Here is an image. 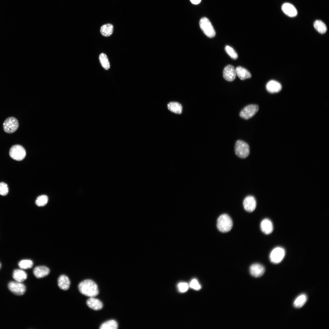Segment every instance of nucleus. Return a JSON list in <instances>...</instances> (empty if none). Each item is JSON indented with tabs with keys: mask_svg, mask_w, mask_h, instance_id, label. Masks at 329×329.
<instances>
[{
	"mask_svg": "<svg viewBox=\"0 0 329 329\" xmlns=\"http://www.w3.org/2000/svg\"><path fill=\"white\" fill-rule=\"evenodd\" d=\"M79 290L82 294L86 296L94 297L99 293V290L97 284L90 279L82 281L79 284Z\"/></svg>",
	"mask_w": 329,
	"mask_h": 329,
	"instance_id": "1",
	"label": "nucleus"
},
{
	"mask_svg": "<svg viewBox=\"0 0 329 329\" xmlns=\"http://www.w3.org/2000/svg\"><path fill=\"white\" fill-rule=\"evenodd\" d=\"M232 226V220L227 214H222L217 219V227L218 229L221 232L225 233L229 231Z\"/></svg>",
	"mask_w": 329,
	"mask_h": 329,
	"instance_id": "2",
	"label": "nucleus"
},
{
	"mask_svg": "<svg viewBox=\"0 0 329 329\" xmlns=\"http://www.w3.org/2000/svg\"><path fill=\"white\" fill-rule=\"evenodd\" d=\"M235 152L238 157L242 158H246L249 154V146L246 142L241 140H238L235 143Z\"/></svg>",
	"mask_w": 329,
	"mask_h": 329,
	"instance_id": "3",
	"label": "nucleus"
},
{
	"mask_svg": "<svg viewBox=\"0 0 329 329\" xmlns=\"http://www.w3.org/2000/svg\"><path fill=\"white\" fill-rule=\"evenodd\" d=\"M199 25L200 29L207 37L212 38L215 36V30L208 18L206 17L202 18L200 21Z\"/></svg>",
	"mask_w": 329,
	"mask_h": 329,
	"instance_id": "4",
	"label": "nucleus"
},
{
	"mask_svg": "<svg viewBox=\"0 0 329 329\" xmlns=\"http://www.w3.org/2000/svg\"><path fill=\"white\" fill-rule=\"evenodd\" d=\"M9 154L10 157L14 160L20 161L23 160L26 155V151L22 146L16 144L12 146L10 148Z\"/></svg>",
	"mask_w": 329,
	"mask_h": 329,
	"instance_id": "5",
	"label": "nucleus"
},
{
	"mask_svg": "<svg viewBox=\"0 0 329 329\" xmlns=\"http://www.w3.org/2000/svg\"><path fill=\"white\" fill-rule=\"evenodd\" d=\"M4 131L8 133L15 132L18 129L19 123L17 119L13 117H9L4 121L3 124Z\"/></svg>",
	"mask_w": 329,
	"mask_h": 329,
	"instance_id": "6",
	"label": "nucleus"
},
{
	"mask_svg": "<svg viewBox=\"0 0 329 329\" xmlns=\"http://www.w3.org/2000/svg\"><path fill=\"white\" fill-rule=\"evenodd\" d=\"M285 254V251L283 248L281 247H277L271 251L269 255V259L273 263L278 264L283 260Z\"/></svg>",
	"mask_w": 329,
	"mask_h": 329,
	"instance_id": "7",
	"label": "nucleus"
},
{
	"mask_svg": "<svg viewBox=\"0 0 329 329\" xmlns=\"http://www.w3.org/2000/svg\"><path fill=\"white\" fill-rule=\"evenodd\" d=\"M259 107L256 104H249L245 107L239 113L240 117L245 119L253 117L258 111Z\"/></svg>",
	"mask_w": 329,
	"mask_h": 329,
	"instance_id": "8",
	"label": "nucleus"
},
{
	"mask_svg": "<svg viewBox=\"0 0 329 329\" xmlns=\"http://www.w3.org/2000/svg\"><path fill=\"white\" fill-rule=\"evenodd\" d=\"M9 289L14 294L18 295H23L26 290V288L21 282L12 281L8 284Z\"/></svg>",
	"mask_w": 329,
	"mask_h": 329,
	"instance_id": "9",
	"label": "nucleus"
},
{
	"mask_svg": "<svg viewBox=\"0 0 329 329\" xmlns=\"http://www.w3.org/2000/svg\"><path fill=\"white\" fill-rule=\"evenodd\" d=\"M236 76L235 68L232 65L226 66L223 70V76L224 79L229 81H233Z\"/></svg>",
	"mask_w": 329,
	"mask_h": 329,
	"instance_id": "10",
	"label": "nucleus"
},
{
	"mask_svg": "<svg viewBox=\"0 0 329 329\" xmlns=\"http://www.w3.org/2000/svg\"><path fill=\"white\" fill-rule=\"evenodd\" d=\"M243 206L246 211L248 212L253 211L256 206V202L254 197L251 196H246L243 200Z\"/></svg>",
	"mask_w": 329,
	"mask_h": 329,
	"instance_id": "11",
	"label": "nucleus"
},
{
	"mask_svg": "<svg viewBox=\"0 0 329 329\" xmlns=\"http://www.w3.org/2000/svg\"><path fill=\"white\" fill-rule=\"evenodd\" d=\"M265 271L264 267L260 264L255 263L249 267V272L251 274L255 277L262 276Z\"/></svg>",
	"mask_w": 329,
	"mask_h": 329,
	"instance_id": "12",
	"label": "nucleus"
},
{
	"mask_svg": "<svg viewBox=\"0 0 329 329\" xmlns=\"http://www.w3.org/2000/svg\"><path fill=\"white\" fill-rule=\"evenodd\" d=\"M260 228L261 231L267 235L271 234L273 230V223L268 218H265L262 220L260 224Z\"/></svg>",
	"mask_w": 329,
	"mask_h": 329,
	"instance_id": "13",
	"label": "nucleus"
},
{
	"mask_svg": "<svg viewBox=\"0 0 329 329\" xmlns=\"http://www.w3.org/2000/svg\"><path fill=\"white\" fill-rule=\"evenodd\" d=\"M281 9L283 12L288 16L293 17L297 14L296 9L293 5L290 3H284L282 6Z\"/></svg>",
	"mask_w": 329,
	"mask_h": 329,
	"instance_id": "14",
	"label": "nucleus"
},
{
	"mask_svg": "<svg viewBox=\"0 0 329 329\" xmlns=\"http://www.w3.org/2000/svg\"><path fill=\"white\" fill-rule=\"evenodd\" d=\"M50 272L49 268L44 266L36 267L33 270L34 276L37 278H41L48 275Z\"/></svg>",
	"mask_w": 329,
	"mask_h": 329,
	"instance_id": "15",
	"label": "nucleus"
},
{
	"mask_svg": "<svg viewBox=\"0 0 329 329\" xmlns=\"http://www.w3.org/2000/svg\"><path fill=\"white\" fill-rule=\"evenodd\" d=\"M86 304L90 308L95 310L101 309L103 306L102 302L94 297L89 298L87 301Z\"/></svg>",
	"mask_w": 329,
	"mask_h": 329,
	"instance_id": "16",
	"label": "nucleus"
},
{
	"mask_svg": "<svg viewBox=\"0 0 329 329\" xmlns=\"http://www.w3.org/2000/svg\"><path fill=\"white\" fill-rule=\"evenodd\" d=\"M267 90L271 93H276L280 91L282 88L281 85L279 82L274 80L269 81L266 84Z\"/></svg>",
	"mask_w": 329,
	"mask_h": 329,
	"instance_id": "17",
	"label": "nucleus"
},
{
	"mask_svg": "<svg viewBox=\"0 0 329 329\" xmlns=\"http://www.w3.org/2000/svg\"><path fill=\"white\" fill-rule=\"evenodd\" d=\"M58 284L59 287L64 290H68L70 287V282L68 277L65 275H60L58 278Z\"/></svg>",
	"mask_w": 329,
	"mask_h": 329,
	"instance_id": "18",
	"label": "nucleus"
},
{
	"mask_svg": "<svg viewBox=\"0 0 329 329\" xmlns=\"http://www.w3.org/2000/svg\"><path fill=\"white\" fill-rule=\"evenodd\" d=\"M236 75L241 80H243L250 78L251 75L250 73L246 69L238 66L235 68Z\"/></svg>",
	"mask_w": 329,
	"mask_h": 329,
	"instance_id": "19",
	"label": "nucleus"
},
{
	"mask_svg": "<svg viewBox=\"0 0 329 329\" xmlns=\"http://www.w3.org/2000/svg\"><path fill=\"white\" fill-rule=\"evenodd\" d=\"M12 277L16 281L22 282L27 279V275L23 271L17 269L14 271Z\"/></svg>",
	"mask_w": 329,
	"mask_h": 329,
	"instance_id": "20",
	"label": "nucleus"
},
{
	"mask_svg": "<svg viewBox=\"0 0 329 329\" xmlns=\"http://www.w3.org/2000/svg\"><path fill=\"white\" fill-rule=\"evenodd\" d=\"M113 25L110 23L104 24L100 28V32L103 36L106 37L111 35L113 31Z\"/></svg>",
	"mask_w": 329,
	"mask_h": 329,
	"instance_id": "21",
	"label": "nucleus"
},
{
	"mask_svg": "<svg viewBox=\"0 0 329 329\" xmlns=\"http://www.w3.org/2000/svg\"><path fill=\"white\" fill-rule=\"evenodd\" d=\"M168 109L171 111L177 114H181L182 111V106L179 103L171 102L168 105Z\"/></svg>",
	"mask_w": 329,
	"mask_h": 329,
	"instance_id": "22",
	"label": "nucleus"
},
{
	"mask_svg": "<svg viewBox=\"0 0 329 329\" xmlns=\"http://www.w3.org/2000/svg\"><path fill=\"white\" fill-rule=\"evenodd\" d=\"M307 297L305 294H302L299 296L294 302L293 305L296 308H300L306 302Z\"/></svg>",
	"mask_w": 329,
	"mask_h": 329,
	"instance_id": "23",
	"label": "nucleus"
},
{
	"mask_svg": "<svg viewBox=\"0 0 329 329\" xmlns=\"http://www.w3.org/2000/svg\"><path fill=\"white\" fill-rule=\"evenodd\" d=\"M118 324L117 322L113 320H111L103 323L100 326V329H117Z\"/></svg>",
	"mask_w": 329,
	"mask_h": 329,
	"instance_id": "24",
	"label": "nucleus"
},
{
	"mask_svg": "<svg viewBox=\"0 0 329 329\" xmlns=\"http://www.w3.org/2000/svg\"><path fill=\"white\" fill-rule=\"evenodd\" d=\"M313 26L316 30L321 34L325 33L327 31L326 25L321 20L315 21L314 23Z\"/></svg>",
	"mask_w": 329,
	"mask_h": 329,
	"instance_id": "25",
	"label": "nucleus"
},
{
	"mask_svg": "<svg viewBox=\"0 0 329 329\" xmlns=\"http://www.w3.org/2000/svg\"><path fill=\"white\" fill-rule=\"evenodd\" d=\"M99 59L101 65L104 69L108 70L109 69L110 63L105 54L104 53L101 54L99 56Z\"/></svg>",
	"mask_w": 329,
	"mask_h": 329,
	"instance_id": "26",
	"label": "nucleus"
},
{
	"mask_svg": "<svg viewBox=\"0 0 329 329\" xmlns=\"http://www.w3.org/2000/svg\"><path fill=\"white\" fill-rule=\"evenodd\" d=\"M48 201V197L45 195H41L38 196L35 201L36 205L39 207L45 205Z\"/></svg>",
	"mask_w": 329,
	"mask_h": 329,
	"instance_id": "27",
	"label": "nucleus"
},
{
	"mask_svg": "<svg viewBox=\"0 0 329 329\" xmlns=\"http://www.w3.org/2000/svg\"><path fill=\"white\" fill-rule=\"evenodd\" d=\"M33 261L30 260H23L18 263L19 267L22 269H27L31 268L33 265Z\"/></svg>",
	"mask_w": 329,
	"mask_h": 329,
	"instance_id": "28",
	"label": "nucleus"
},
{
	"mask_svg": "<svg viewBox=\"0 0 329 329\" xmlns=\"http://www.w3.org/2000/svg\"><path fill=\"white\" fill-rule=\"evenodd\" d=\"M225 50L226 53L232 58L235 59L238 58V55L237 53L232 47L229 46L227 45L225 47Z\"/></svg>",
	"mask_w": 329,
	"mask_h": 329,
	"instance_id": "29",
	"label": "nucleus"
},
{
	"mask_svg": "<svg viewBox=\"0 0 329 329\" xmlns=\"http://www.w3.org/2000/svg\"><path fill=\"white\" fill-rule=\"evenodd\" d=\"M9 191L8 188L6 184L3 182L0 183V194L2 196L7 195Z\"/></svg>",
	"mask_w": 329,
	"mask_h": 329,
	"instance_id": "30",
	"label": "nucleus"
},
{
	"mask_svg": "<svg viewBox=\"0 0 329 329\" xmlns=\"http://www.w3.org/2000/svg\"><path fill=\"white\" fill-rule=\"evenodd\" d=\"M189 286L191 288L197 290H199L201 288L200 285L196 279H193L191 281Z\"/></svg>",
	"mask_w": 329,
	"mask_h": 329,
	"instance_id": "31",
	"label": "nucleus"
},
{
	"mask_svg": "<svg viewBox=\"0 0 329 329\" xmlns=\"http://www.w3.org/2000/svg\"><path fill=\"white\" fill-rule=\"evenodd\" d=\"M179 291L181 292H184L187 291L189 288L188 285L186 282H180L178 285Z\"/></svg>",
	"mask_w": 329,
	"mask_h": 329,
	"instance_id": "32",
	"label": "nucleus"
},
{
	"mask_svg": "<svg viewBox=\"0 0 329 329\" xmlns=\"http://www.w3.org/2000/svg\"><path fill=\"white\" fill-rule=\"evenodd\" d=\"M191 2L193 4L197 5L199 4L201 0H190Z\"/></svg>",
	"mask_w": 329,
	"mask_h": 329,
	"instance_id": "33",
	"label": "nucleus"
},
{
	"mask_svg": "<svg viewBox=\"0 0 329 329\" xmlns=\"http://www.w3.org/2000/svg\"><path fill=\"white\" fill-rule=\"evenodd\" d=\"M1 263H0V268H1Z\"/></svg>",
	"mask_w": 329,
	"mask_h": 329,
	"instance_id": "34",
	"label": "nucleus"
}]
</instances>
